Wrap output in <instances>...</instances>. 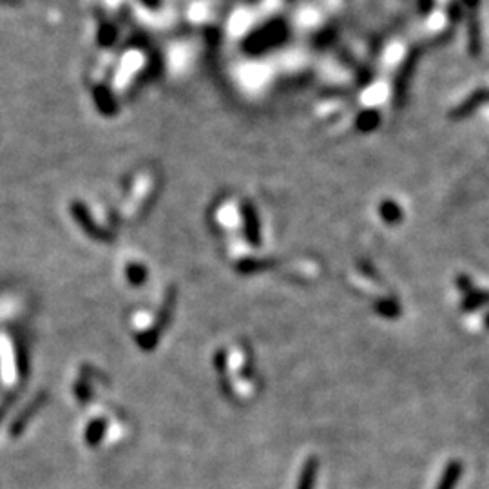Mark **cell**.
<instances>
[{
	"instance_id": "obj_1",
	"label": "cell",
	"mask_w": 489,
	"mask_h": 489,
	"mask_svg": "<svg viewBox=\"0 0 489 489\" xmlns=\"http://www.w3.org/2000/svg\"><path fill=\"white\" fill-rule=\"evenodd\" d=\"M318 469H319V460L315 459V457H310L305 464H303L297 489H314L315 477H318Z\"/></svg>"
},
{
	"instance_id": "obj_2",
	"label": "cell",
	"mask_w": 489,
	"mask_h": 489,
	"mask_svg": "<svg viewBox=\"0 0 489 489\" xmlns=\"http://www.w3.org/2000/svg\"><path fill=\"white\" fill-rule=\"evenodd\" d=\"M462 469H464L462 468V462H459V460H452V462L446 466V469H444L442 478H440L437 489H455L457 482H459L460 475H462Z\"/></svg>"
},
{
	"instance_id": "obj_3",
	"label": "cell",
	"mask_w": 489,
	"mask_h": 489,
	"mask_svg": "<svg viewBox=\"0 0 489 489\" xmlns=\"http://www.w3.org/2000/svg\"><path fill=\"white\" fill-rule=\"evenodd\" d=\"M373 310H375L380 318H386V319L399 318L402 312L401 305H399L397 301H393V299H382V301H377L375 306H373Z\"/></svg>"
},
{
	"instance_id": "obj_4",
	"label": "cell",
	"mask_w": 489,
	"mask_h": 489,
	"mask_svg": "<svg viewBox=\"0 0 489 489\" xmlns=\"http://www.w3.org/2000/svg\"><path fill=\"white\" fill-rule=\"evenodd\" d=\"M489 294L488 292H469L466 299L462 301V310L464 312H473V310L481 308V306L488 305Z\"/></svg>"
},
{
	"instance_id": "obj_5",
	"label": "cell",
	"mask_w": 489,
	"mask_h": 489,
	"mask_svg": "<svg viewBox=\"0 0 489 489\" xmlns=\"http://www.w3.org/2000/svg\"><path fill=\"white\" fill-rule=\"evenodd\" d=\"M214 366H216V372L219 373V377L227 375V354H225V350L216 351V356H214Z\"/></svg>"
},
{
	"instance_id": "obj_6",
	"label": "cell",
	"mask_w": 489,
	"mask_h": 489,
	"mask_svg": "<svg viewBox=\"0 0 489 489\" xmlns=\"http://www.w3.org/2000/svg\"><path fill=\"white\" fill-rule=\"evenodd\" d=\"M457 284H459V289L462 290V292H464V294L471 292V281H469V277L460 276L459 279H457Z\"/></svg>"
},
{
	"instance_id": "obj_7",
	"label": "cell",
	"mask_w": 489,
	"mask_h": 489,
	"mask_svg": "<svg viewBox=\"0 0 489 489\" xmlns=\"http://www.w3.org/2000/svg\"><path fill=\"white\" fill-rule=\"evenodd\" d=\"M485 326H488V328H489V314L485 315Z\"/></svg>"
}]
</instances>
